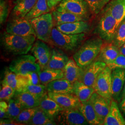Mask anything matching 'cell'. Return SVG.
Wrapping results in <instances>:
<instances>
[{"label": "cell", "mask_w": 125, "mask_h": 125, "mask_svg": "<svg viewBox=\"0 0 125 125\" xmlns=\"http://www.w3.org/2000/svg\"><path fill=\"white\" fill-rule=\"evenodd\" d=\"M36 36H21L4 32L1 37V45L9 52L15 55L27 53L31 50Z\"/></svg>", "instance_id": "obj_1"}, {"label": "cell", "mask_w": 125, "mask_h": 125, "mask_svg": "<svg viewBox=\"0 0 125 125\" xmlns=\"http://www.w3.org/2000/svg\"><path fill=\"white\" fill-rule=\"evenodd\" d=\"M102 39L94 38L86 41L73 56L77 65L83 68L94 62L103 46Z\"/></svg>", "instance_id": "obj_2"}, {"label": "cell", "mask_w": 125, "mask_h": 125, "mask_svg": "<svg viewBox=\"0 0 125 125\" xmlns=\"http://www.w3.org/2000/svg\"><path fill=\"white\" fill-rule=\"evenodd\" d=\"M84 33L77 34H68L59 31L53 27L49 42L57 48L65 51H73L76 49L84 40Z\"/></svg>", "instance_id": "obj_3"}, {"label": "cell", "mask_w": 125, "mask_h": 125, "mask_svg": "<svg viewBox=\"0 0 125 125\" xmlns=\"http://www.w3.org/2000/svg\"><path fill=\"white\" fill-rule=\"evenodd\" d=\"M29 21L34 30L36 37L45 42H49L53 28L52 13H45Z\"/></svg>", "instance_id": "obj_4"}, {"label": "cell", "mask_w": 125, "mask_h": 125, "mask_svg": "<svg viewBox=\"0 0 125 125\" xmlns=\"http://www.w3.org/2000/svg\"><path fill=\"white\" fill-rule=\"evenodd\" d=\"M36 59L30 55H21L13 60L9 65V70L17 75H25L30 72L39 73L40 65Z\"/></svg>", "instance_id": "obj_5"}, {"label": "cell", "mask_w": 125, "mask_h": 125, "mask_svg": "<svg viewBox=\"0 0 125 125\" xmlns=\"http://www.w3.org/2000/svg\"><path fill=\"white\" fill-rule=\"evenodd\" d=\"M118 27L116 20L107 9L101 18L97 27V31L101 39L109 41L115 37Z\"/></svg>", "instance_id": "obj_6"}, {"label": "cell", "mask_w": 125, "mask_h": 125, "mask_svg": "<svg viewBox=\"0 0 125 125\" xmlns=\"http://www.w3.org/2000/svg\"><path fill=\"white\" fill-rule=\"evenodd\" d=\"M89 9L85 0H62L56 8L59 12L73 13L86 20L89 16Z\"/></svg>", "instance_id": "obj_7"}, {"label": "cell", "mask_w": 125, "mask_h": 125, "mask_svg": "<svg viewBox=\"0 0 125 125\" xmlns=\"http://www.w3.org/2000/svg\"><path fill=\"white\" fill-rule=\"evenodd\" d=\"M112 71L109 67H106L99 74L93 86L96 93L110 100L112 97Z\"/></svg>", "instance_id": "obj_8"}, {"label": "cell", "mask_w": 125, "mask_h": 125, "mask_svg": "<svg viewBox=\"0 0 125 125\" xmlns=\"http://www.w3.org/2000/svg\"><path fill=\"white\" fill-rule=\"evenodd\" d=\"M59 125H85L89 123L78 108L63 109L55 118Z\"/></svg>", "instance_id": "obj_9"}, {"label": "cell", "mask_w": 125, "mask_h": 125, "mask_svg": "<svg viewBox=\"0 0 125 125\" xmlns=\"http://www.w3.org/2000/svg\"><path fill=\"white\" fill-rule=\"evenodd\" d=\"M6 32L21 36H36L34 30L29 21L25 18L13 17L7 24Z\"/></svg>", "instance_id": "obj_10"}, {"label": "cell", "mask_w": 125, "mask_h": 125, "mask_svg": "<svg viewBox=\"0 0 125 125\" xmlns=\"http://www.w3.org/2000/svg\"><path fill=\"white\" fill-rule=\"evenodd\" d=\"M107 67L106 64L100 60L94 61L87 66L81 68L79 81L85 84L93 87L99 74Z\"/></svg>", "instance_id": "obj_11"}, {"label": "cell", "mask_w": 125, "mask_h": 125, "mask_svg": "<svg viewBox=\"0 0 125 125\" xmlns=\"http://www.w3.org/2000/svg\"><path fill=\"white\" fill-rule=\"evenodd\" d=\"M89 100L101 125H103L109 111L111 101L103 97L95 92L92 95Z\"/></svg>", "instance_id": "obj_12"}, {"label": "cell", "mask_w": 125, "mask_h": 125, "mask_svg": "<svg viewBox=\"0 0 125 125\" xmlns=\"http://www.w3.org/2000/svg\"><path fill=\"white\" fill-rule=\"evenodd\" d=\"M41 40L36 41L31 48V53L38 61L41 70H44L49 61L51 50L49 47Z\"/></svg>", "instance_id": "obj_13"}, {"label": "cell", "mask_w": 125, "mask_h": 125, "mask_svg": "<svg viewBox=\"0 0 125 125\" xmlns=\"http://www.w3.org/2000/svg\"><path fill=\"white\" fill-rule=\"evenodd\" d=\"M50 98L53 99L63 109L76 108L80 106V101L74 93L58 94L47 92Z\"/></svg>", "instance_id": "obj_14"}, {"label": "cell", "mask_w": 125, "mask_h": 125, "mask_svg": "<svg viewBox=\"0 0 125 125\" xmlns=\"http://www.w3.org/2000/svg\"><path fill=\"white\" fill-rule=\"evenodd\" d=\"M125 83V69H115L112 71V97L120 102L121 93Z\"/></svg>", "instance_id": "obj_15"}, {"label": "cell", "mask_w": 125, "mask_h": 125, "mask_svg": "<svg viewBox=\"0 0 125 125\" xmlns=\"http://www.w3.org/2000/svg\"><path fill=\"white\" fill-rule=\"evenodd\" d=\"M69 60L68 56L62 50L58 48H53L51 51L49 61L44 69H53L63 70Z\"/></svg>", "instance_id": "obj_16"}, {"label": "cell", "mask_w": 125, "mask_h": 125, "mask_svg": "<svg viewBox=\"0 0 125 125\" xmlns=\"http://www.w3.org/2000/svg\"><path fill=\"white\" fill-rule=\"evenodd\" d=\"M44 95H36L22 91H16L13 98L18 100L24 108H28L39 107L41 99Z\"/></svg>", "instance_id": "obj_17"}, {"label": "cell", "mask_w": 125, "mask_h": 125, "mask_svg": "<svg viewBox=\"0 0 125 125\" xmlns=\"http://www.w3.org/2000/svg\"><path fill=\"white\" fill-rule=\"evenodd\" d=\"M59 31L68 34H77L85 33L89 29V24L85 21L68 23L56 26Z\"/></svg>", "instance_id": "obj_18"}, {"label": "cell", "mask_w": 125, "mask_h": 125, "mask_svg": "<svg viewBox=\"0 0 125 125\" xmlns=\"http://www.w3.org/2000/svg\"><path fill=\"white\" fill-rule=\"evenodd\" d=\"M46 86L47 92L58 94L73 93V83L64 78L53 81Z\"/></svg>", "instance_id": "obj_19"}, {"label": "cell", "mask_w": 125, "mask_h": 125, "mask_svg": "<svg viewBox=\"0 0 125 125\" xmlns=\"http://www.w3.org/2000/svg\"><path fill=\"white\" fill-rule=\"evenodd\" d=\"M39 107L54 120L60 112L63 109L53 99L50 98L47 93L45 94L41 99Z\"/></svg>", "instance_id": "obj_20"}, {"label": "cell", "mask_w": 125, "mask_h": 125, "mask_svg": "<svg viewBox=\"0 0 125 125\" xmlns=\"http://www.w3.org/2000/svg\"><path fill=\"white\" fill-rule=\"evenodd\" d=\"M103 125H124L125 120L115 101H111L109 111Z\"/></svg>", "instance_id": "obj_21"}, {"label": "cell", "mask_w": 125, "mask_h": 125, "mask_svg": "<svg viewBox=\"0 0 125 125\" xmlns=\"http://www.w3.org/2000/svg\"><path fill=\"white\" fill-rule=\"evenodd\" d=\"M73 93L79 99L81 103L87 102L95 92L94 88L85 84L80 81L73 83Z\"/></svg>", "instance_id": "obj_22"}, {"label": "cell", "mask_w": 125, "mask_h": 125, "mask_svg": "<svg viewBox=\"0 0 125 125\" xmlns=\"http://www.w3.org/2000/svg\"><path fill=\"white\" fill-rule=\"evenodd\" d=\"M106 9L116 20L119 27L125 18V0H114L110 2Z\"/></svg>", "instance_id": "obj_23"}, {"label": "cell", "mask_w": 125, "mask_h": 125, "mask_svg": "<svg viewBox=\"0 0 125 125\" xmlns=\"http://www.w3.org/2000/svg\"><path fill=\"white\" fill-rule=\"evenodd\" d=\"M37 0H15L12 12L13 17L24 18L31 10Z\"/></svg>", "instance_id": "obj_24"}, {"label": "cell", "mask_w": 125, "mask_h": 125, "mask_svg": "<svg viewBox=\"0 0 125 125\" xmlns=\"http://www.w3.org/2000/svg\"><path fill=\"white\" fill-rule=\"evenodd\" d=\"M120 54V48L115 44L103 45L99 54V60L105 62L107 65L114 61Z\"/></svg>", "instance_id": "obj_25"}, {"label": "cell", "mask_w": 125, "mask_h": 125, "mask_svg": "<svg viewBox=\"0 0 125 125\" xmlns=\"http://www.w3.org/2000/svg\"><path fill=\"white\" fill-rule=\"evenodd\" d=\"M52 14L54 24H55L56 26L63 24L86 20L84 18L73 13L59 12L57 10L54 11L52 13Z\"/></svg>", "instance_id": "obj_26"}, {"label": "cell", "mask_w": 125, "mask_h": 125, "mask_svg": "<svg viewBox=\"0 0 125 125\" xmlns=\"http://www.w3.org/2000/svg\"><path fill=\"white\" fill-rule=\"evenodd\" d=\"M78 109L89 124L91 125H101L98 117L94 110L91 103L89 100L87 102L81 103Z\"/></svg>", "instance_id": "obj_27"}, {"label": "cell", "mask_w": 125, "mask_h": 125, "mask_svg": "<svg viewBox=\"0 0 125 125\" xmlns=\"http://www.w3.org/2000/svg\"><path fill=\"white\" fill-rule=\"evenodd\" d=\"M63 71L64 78L73 83L79 80L81 68L77 65L73 58H71L68 61Z\"/></svg>", "instance_id": "obj_28"}, {"label": "cell", "mask_w": 125, "mask_h": 125, "mask_svg": "<svg viewBox=\"0 0 125 125\" xmlns=\"http://www.w3.org/2000/svg\"><path fill=\"white\" fill-rule=\"evenodd\" d=\"M41 84L46 85L49 83L57 79L64 78L62 70L45 69L38 73Z\"/></svg>", "instance_id": "obj_29"}, {"label": "cell", "mask_w": 125, "mask_h": 125, "mask_svg": "<svg viewBox=\"0 0 125 125\" xmlns=\"http://www.w3.org/2000/svg\"><path fill=\"white\" fill-rule=\"evenodd\" d=\"M51 10L46 0H37L36 4L24 17L28 21L49 13Z\"/></svg>", "instance_id": "obj_30"}, {"label": "cell", "mask_w": 125, "mask_h": 125, "mask_svg": "<svg viewBox=\"0 0 125 125\" xmlns=\"http://www.w3.org/2000/svg\"><path fill=\"white\" fill-rule=\"evenodd\" d=\"M57 124L54 119L48 116L38 107L34 115L28 125H55Z\"/></svg>", "instance_id": "obj_31"}, {"label": "cell", "mask_w": 125, "mask_h": 125, "mask_svg": "<svg viewBox=\"0 0 125 125\" xmlns=\"http://www.w3.org/2000/svg\"><path fill=\"white\" fill-rule=\"evenodd\" d=\"M3 80L15 89L16 91H20L24 87L22 83L19 79L18 75L10 70H7L5 72Z\"/></svg>", "instance_id": "obj_32"}, {"label": "cell", "mask_w": 125, "mask_h": 125, "mask_svg": "<svg viewBox=\"0 0 125 125\" xmlns=\"http://www.w3.org/2000/svg\"><path fill=\"white\" fill-rule=\"evenodd\" d=\"M7 119L15 120L19 114L25 108L18 100L13 98L9 101Z\"/></svg>", "instance_id": "obj_33"}, {"label": "cell", "mask_w": 125, "mask_h": 125, "mask_svg": "<svg viewBox=\"0 0 125 125\" xmlns=\"http://www.w3.org/2000/svg\"><path fill=\"white\" fill-rule=\"evenodd\" d=\"M22 83L24 87L26 85H37L41 84L38 72H30L25 75H17Z\"/></svg>", "instance_id": "obj_34"}, {"label": "cell", "mask_w": 125, "mask_h": 125, "mask_svg": "<svg viewBox=\"0 0 125 125\" xmlns=\"http://www.w3.org/2000/svg\"><path fill=\"white\" fill-rule=\"evenodd\" d=\"M38 107L25 108L19 114L14 121L21 125L28 124L34 115Z\"/></svg>", "instance_id": "obj_35"}, {"label": "cell", "mask_w": 125, "mask_h": 125, "mask_svg": "<svg viewBox=\"0 0 125 125\" xmlns=\"http://www.w3.org/2000/svg\"><path fill=\"white\" fill-rule=\"evenodd\" d=\"M20 91L39 95H44L47 93L46 85L41 83L37 85H26L23 87Z\"/></svg>", "instance_id": "obj_36"}, {"label": "cell", "mask_w": 125, "mask_h": 125, "mask_svg": "<svg viewBox=\"0 0 125 125\" xmlns=\"http://www.w3.org/2000/svg\"><path fill=\"white\" fill-rule=\"evenodd\" d=\"M15 90L8 84L4 81H2V88L0 92V101H9L11 99L13 98L15 93Z\"/></svg>", "instance_id": "obj_37"}, {"label": "cell", "mask_w": 125, "mask_h": 125, "mask_svg": "<svg viewBox=\"0 0 125 125\" xmlns=\"http://www.w3.org/2000/svg\"><path fill=\"white\" fill-rule=\"evenodd\" d=\"M85 1L88 4L90 10L96 14L100 12L110 0H85Z\"/></svg>", "instance_id": "obj_38"}, {"label": "cell", "mask_w": 125, "mask_h": 125, "mask_svg": "<svg viewBox=\"0 0 125 125\" xmlns=\"http://www.w3.org/2000/svg\"><path fill=\"white\" fill-rule=\"evenodd\" d=\"M115 38V44L119 48L125 43V18L121 23L116 30Z\"/></svg>", "instance_id": "obj_39"}, {"label": "cell", "mask_w": 125, "mask_h": 125, "mask_svg": "<svg viewBox=\"0 0 125 125\" xmlns=\"http://www.w3.org/2000/svg\"><path fill=\"white\" fill-rule=\"evenodd\" d=\"M107 66L112 70L115 69H125V56L120 54L112 62L107 64Z\"/></svg>", "instance_id": "obj_40"}, {"label": "cell", "mask_w": 125, "mask_h": 125, "mask_svg": "<svg viewBox=\"0 0 125 125\" xmlns=\"http://www.w3.org/2000/svg\"><path fill=\"white\" fill-rule=\"evenodd\" d=\"M9 13V7L6 0L0 1V23L3 24L6 22Z\"/></svg>", "instance_id": "obj_41"}, {"label": "cell", "mask_w": 125, "mask_h": 125, "mask_svg": "<svg viewBox=\"0 0 125 125\" xmlns=\"http://www.w3.org/2000/svg\"><path fill=\"white\" fill-rule=\"evenodd\" d=\"M9 105L6 102L0 101V120L7 119Z\"/></svg>", "instance_id": "obj_42"}, {"label": "cell", "mask_w": 125, "mask_h": 125, "mask_svg": "<svg viewBox=\"0 0 125 125\" xmlns=\"http://www.w3.org/2000/svg\"><path fill=\"white\" fill-rule=\"evenodd\" d=\"M0 124L2 125H21L16 121L9 119H3L0 120Z\"/></svg>", "instance_id": "obj_43"}, {"label": "cell", "mask_w": 125, "mask_h": 125, "mask_svg": "<svg viewBox=\"0 0 125 125\" xmlns=\"http://www.w3.org/2000/svg\"><path fill=\"white\" fill-rule=\"evenodd\" d=\"M47 0L49 7L51 10L54 9L55 7H56L62 0Z\"/></svg>", "instance_id": "obj_44"}, {"label": "cell", "mask_w": 125, "mask_h": 125, "mask_svg": "<svg viewBox=\"0 0 125 125\" xmlns=\"http://www.w3.org/2000/svg\"><path fill=\"white\" fill-rule=\"evenodd\" d=\"M121 109L125 114V98L122 99V101L120 104Z\"/></svg>", "instance_id": "obj_45"}, {"label": "cell", "mask_w": 125, "mask_h": 125, "mask_svg": "<svg viewBox=\"0 0 125 125\" xmlns=\"http://www.w3.org/2000/svg\"><path fill=\"white\" fill-rule=\"evenodd\" d=\"M120 53L125 56V43L120 47Z\"/></svg>", "instance_id": "obj_46"}, {"label": "cell", "mask_w": 125, "mask_h": 125, "mask_svg": "<svg viewBox=\"0 0 125 125\" xmlns=\"http://www.w3.org/2000/svg\"><path fill=\"white\" fill-rule=\"evenodd\" d=\"M125 98V85L124 86L123 89V90H122V94H121V99Z\"/></svg>", "instance_id": "obj_47"}]
</instances>
